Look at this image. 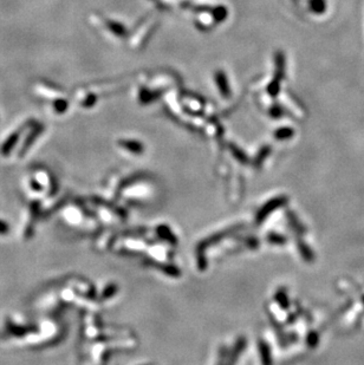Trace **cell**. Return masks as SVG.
Here are the masks:
<instances>
[]
</instances>
